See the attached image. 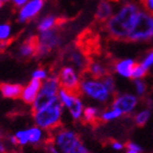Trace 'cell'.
<instances>
[{
  "instance_id": "5b68a950",
  "label": "cell",
  "mask_w": 153,
  "mask_h": 153,
  "mask_svg": "<svg viewBox=\"0 0 153 153\" xmlns=\"http://www.w3.org/2000/svg\"><path fill=\"white\" fill-rule=\"evenodd\" d=\"M60 88L61 86L59 79H58V74H51L42 83L41 91L38 93L34 103L31 105L32 112H36L38 109L44 108L46 106L57 102L59 100L58 99V93H59Z\"/></svg>"
},
{
  "instance_id": "ffe728a7",
  "label": "cell",
  "mask_w": 153,
  "mask_h": 153,
  "mask_svg": "<svg viewBox=\"0 0 153 153\" xmlns=\"http://www.w3.org/2000/svg\"><path fill=\"white\" fill-rule=\"evenodd\" d=\"M66 20L61 19V18H57L55 16H46L45 18L38 22L37 24V30L38 32H45V31H49L51 29H55V27H58L60 26L62 23L65 22Z\"/></svg>"
},
{
  "instance_id": "7402d4cb",
  "label": "cell",
  "mask_w": 153,
  "mask_h": 153,
  "mask_svg": "<svg viewBox=\"0 0 153 153\" xmlns=\"http://www.w3.org/2000/svg\"><path fill=\"white\" fill-rule=\"evenodd\" d=\"M124 116V114L117 108H114V107H109V108H106L104 111H102L101 113V117H100V120L103 121V123H108V121L116 120L118 118H120Z\"/></svg>"
},
{
  "instance_id": "4fadbf2b",
  "label": "cell",
  "mask_w": 153,
  "mask_h": 153,
  "mask_svg": "<svg viewBox=\"0 0 153 153\" xmlns=\"http://www.w3.org/2000/svg\"><path fill=\"white\" fill-rule=\"evenodd\" d=\"M45 3V0H30L29 2L21 7L18 13V22L25 23L35 18L41 12Z\"/></svg>"
},
{
  "instance_id": "7a4b0ae2",
  "label": "cell",
  "mask_w": 153,
  "mask_h": 153,
  "mask_svg": "<svg viewBox=\"0 0 153 153\" xmlns=\"http://www.w3.org/2000/svg\"><path fill=\"white\" fill-rule=\"evenodd\" d=\"M49 140L61 153H90L76 131L69 128L58 127L49 132Z\"/></svg>"
},
{
  "instance_id": "d6a6232c",
  "label": "cell",
  "mask_w": 153,
  "mask_h": 153,
  "mask_svg": "<svg viewBox=\"0 0 153 153\" xmlns=\"http://www.w3.org/2000/svg\"><path fill=\"white\" fill-rule=\"evenodd\" d=\"M7 139H8V142H9L11 146H13V147H18V146H19V144H18V141H16V136H14V134H9V136L7 137Z\"/></svg>"
},
{
  "instance_id": "30bf717a",
  "label": "cell",
  "mask_w": 153,
  "mask_h": 153,
  "mask_svg": "<svg viewBox=\"0 0 153 153\" xmlns=\"http://www.w3.org/2000/svg\"><path fill=\"white\" fill-rule=\"evenodd\" d=\"M58 79L62 89L74 93H80V83H81V72L76 70L71 65H65L58 70Z\"/></svg>"
},
{
  "instance_id": "e575fe53",
  "label": "cell",
  "mask_w": 153,
  "mask_h": 153,
  "mask_svg": "<svg viewBox=\"0 0 153 153\" xmlns=\"http://www.w3.org/2000/svg\"><path fill=\"white\" fill-rule=\"evenodd\" d=\"M0 153H8V148L3 139H0Z\"/></svg>"
},
{
  "instance_id": "f1b7e54d",
  "label": "cell",
  "mask_w": 153,
  "mask_h": 153,
  "mask_svg": "<svg viewBox=\"0 0 153 153\" xmlns=\"http://www.w3.org/2000/svg\"><path fill=\"white\" fill-rule=\"evenodd\" d=\"M140 62L143 65V67L147 68L148 70H150L151 68L153 67V49H151L150 51H148Z\"/></svg>"
},
{
  "instance_id": "d4e9b609",
  "label": "cell",
  "mask_w": 153,
  "mask_h": 153,
  "mask_svg": "<svg viewBox=\"0 0 153 153\" xmlns=\"http://www.w3.org/2000/svg\"><path fill=\"white\" fill-rule=\"evenodd\" d=\"M51 76L49 74V71L47 69H45V68H37L35 70L33 71L32 74H31V79H36V80H39V81H44L48 78V76Z\"/></svg>"
},
{
  "instance_id": "83f0119b",
  "label": "cell",
  "mask_w": 153,
  "mask_h": 153,
  "mask_svg": "<svg viewBox=\"0 0 153 153\" xmlns=\"http://www.w3.org/2000/svg\"><path fill=\"white\" fill-rule=\"evenodd\" d=\"M103 82L105 83V85L108 88V90L113 93V95L116 94V81L115 78L113 76L112 74H108L107 76H105L104 78H102Z\"/></svg>"
},
{
  "instance_id": "1f68e13d",
  "label": "cell",
  "mask_w": 153,
  "mask_h": 153,
  "mask_svg": "<svg viewBox=\"0 0 153 153\" xmlns=\"http://www.w3.org/2000/svg\"><path fill=\"white\" fill-rule=\"evenodd\" d=\"M111 148H112L113 150L115 151H121V150H124L125 148H126V144L124 143H121L120 141H113L112 143H111Z\"/></svg>"
},
{
  "instance_id": "9c48e42d",
  "label": "cell",
  "mask_w": 153,
  "mask_h": 153,
  "mask_svg": "<svg viewBox=\"0 0 153 153\" xmlns=\"http://www.w3.org/2000/svg\"><path fill=\"white\" fill-rule=\"evenodd\" d=\"M14 136L16 138L18 144L21 147L25 146H41L47 142L49 138V132L45 131L41 127L36 125L31 126V127L20 129L14 132Z\"/></svg>"
},
{
  "instance_id": "d590c367",
  "label": "cell",
  "mask_w": 153,
  "mask_h": 153,
  "mask_svg": "<svg viewBox=\"0 0 153 153\" xmlns=\"http://www.w3.org/2000/svg\"><path fill=\"white\" fill-rule=\"evenodd\" d=\"M125 153H141V152H138V151H136V150H131V149H127V151Z\"/></svg>"
},
{
  "instance_id": "d6986e66",
  "label": "cell",
  "mask_w": 153,
  "mask_h": 153,
  "mask_svg": "<svg viewBox=\"0 0 153 153\" xmlns=\"http://www.w3.org/2000/svg\"><path fill=\"white\" fill-rule=\"evenodd\" d=\"M23 85L20 83H1L0 93L4 99L16 100L21 97Z\"/></svg>"
},
{
  "instance_id": "8fae6325",
  "label": "cell",
  "mask_w": 153,
  "mask_h": 153,
  "mask_svg": "<svg viewBox=\"0 0 153 153\" xmlns=\"http://www.w3.org/2000/svg\"><path fill=\"white\" fill-rule=\"evenodd\" d=\"M139 99L138 95L131 94V93H119L113 96L111 102V106L114 108L119 109L124 115H130L137 108Z\"/></svg>"
},
{
  "instance_id": "277c9868",
  "label": "cell",
  "mask_w": 153,
  "mask_h": 153,
  "mask_svg": "<svg viewBox=\"0 0 153 153\" xmlns=\"http://www.w3.org/2000/svg\"><path fill=\"white\" fill-rule=\"evenodd\" d=\"M79 92L81 95L101 104L112 102L114 96L102 79H96L85 74L81 79Z\"/></svg>"
},
{
  "instance_id": "f546056e",
  "label": "cell",
  "mask_w": 153,
  "mask_h": 153,
  "mask_svg": "<svg viewBox=\"0 0 153 153\" xmlns=\"http://www.w3.org/2000/svg\"><path fill=\"white\" fill-rule=\"evenodd\" d=\"M44 146H45V149H46V151H47L48 153H61L60 151H59V149H58L49 139H48L47 142H46Z\"/></svg>"
},
{
  "instance_id": "8d00e7d4",
  "label": "cell",
  "mask_w": 153,
  "mask_h": 153,
  "mask_svg": "<svg viewBox=\"0 0 153 153\" xmlns=\"http://www.w3.org/2000/svg\"><path fill=\"white\" fill-rule=\"evenodd\" d=\"M3 138H4V134H3L2 130L0 129V139H3Z\"/></svg>"
},
{
  "instance_id": "ac0fdd59",
  "label": "cell",
  "mask_w": 153,
  "mask_h": 153,
  "mask_svg": "<svg viewBox=\"0 0 153 153\" xmlns=\"http://www.w3.org/2000/svg\"><path fill=\"white\" fill-rule=\"evenodd\" d=\"M113 16V7L109 0H100L95 12V21L101 24H105Z\"/></svg>"
},
{
  "instance_id": "7c38bea8",
  "label": "cell",
  "mask_w": 153,
  "mask_h": 153,
  "mask_svg": "<svg viewBox=\"0 0 153 153\" xmlns=\"http://www.w3.org/2000/svg\"><path fill=\"white\" fill-rule=\"evenodd\" d=\"M65 58L68 61V65L74 66L76 70H79L82 74L86 71L90 59H88L84 51L80 47H76V46L67 47L65 51Z\"/></svg>"
},
{
  "instance_id": "74e56055",
  "label": "cell",
  "mask_w": 153,
  "mask_h": 153,
  "mask_svg": "<svg viewBox=\"0 0 153 153\" xmlns=\"http://www.w3.org/2000/svg\"><path fill=\"white\" fill-rule=\"evenodd\" d=\"M3 3H4V2H2V1H0V9H1V8H2Z\"/></svg>"
},
{
  "instance_id": "f35d334b",
  "label": "cell",
  "mask_w": 153,
  "mask_h": 153,
  "mask_svg": "<svg viewBox=\"0 0 153 153\" xmlns=\"http://www.w3.org/2000/svg\"><path fill=\"white\" fill-rule=\"evenodd\" d=\"M141 1H142V0H141Z\"/></svg>"
},
{
  "instance_id": "603a6c76",
  "label": "cell",
  "mask_w": 153,
  "mask_h": 153,
  "mask_svg": "<svg viewBox=\"0 0 153 153\" xmlns=\"http://www.w3.org/2000/svg\"><path fill=\"white\" fill-rule=\"evenodd\" d=\"M151 117V111L149 108H144V109H141L137 114L134 116V121L136 126L138 127H143L147 125V123L149 121Z\"/></svg>"
},
{
  "instance_id": "2e32d148",
  "label": "cell",
  "mask_w": 153,
  "mask_h": 153,
  "mask_svg": "<svg viewBox=\"0 0 153 153\" xmlns=\"http://www.w3.org/2000/svg\"><path fill=\"white\" fill-rule=\"evenodd\" d=\"M136 65H137V61L134 59L126 58V59L114 62L112 69L118 76L126 78V79H132V74H134V69L136 67Z\"/></svg>"
},
{
  "instance_id": "484cf974",
  "label": "cell",
  "mask_w": 153,
  "mask_h": 153,
  "mask_svg": "<svg viewBox=\"0 0 153 153\" xmlns=\"http://www.w3.org/2000/svg\"><path fill=\"white\" fill-rule=\"evenodd\" d=\"M148 69L146 67H143V65L141 62H137L136 67L134 69V74H132V79H143L144 76H147L148 74Z\"/></svg>"
},
{
  "instance_id": "836d02e7",
  "label": "cell",
  "mask_w": 153,
  "mask_h": 153,
  "mask_svg": "<svg viewBox=\"0 0 153 153\" xmlns=\"http://www.w3.org/2000/svg\"><path fill=\"white\" fill-rule=\"evenodd\" d=\"M13 2V4L16 7H18V8H20V7H23L24 4H26V3L29 2V0H11Z\"/></svg>"
},
{
  "instance_id": "ba28073f",
  "label": "cell",
  "mask_w": 153,
  "mask_h": 153,
  "mask_svg": "<svg viewBox=\"0 0 153 153\" xmlns=\"http://www.w3.org/2000/svg\"><path fill=\"white\" fill-rule=\"evenodd\" d=\"M37 58H44L51 54V51L57 49L62 43V35L59 32V26L49 31L41 32L37 36Z\"/></svg>"
},
{
  "instance_id": "6da1fadb",
  "label": "cell",
  "mask_w": 153,
  "mask_h": 153,
  "mask_svg": "<svg viewBox=\"0 0 153 153\" xmlns=\"http://www.w3.org/2000/svg\"><path fill=\"white\" fill-rule=\"evenodd\" d=\"M139 13V8L134 2H126L119 11L105 23V31L116 41H127V37Z\"/></svg>"
},
{
  "instance_id": "e0dca14e",
  "label": "cell",
  "mask_w": 153,
  "mask_h": 153,
  "mask_svg": "<svg viewBox=\"0 0 153 153\" xmlns=\"http://www.w3.org/2000/svg\"><path fill=\"white\" fill-rule=\"evenodd\" d=\"M84 74H89V76H93V78H96V79H102L108 74H111V69L105 64H103L102 61L90 60L88 68H86V71Z\"/></svg>"
},
{
  "instance_id": "cb8c5ba5",
  "label": "cell",
  "mask_w": 153,
  "mask_h": 153,
  "mask_svg": "<svg viewBox=\"0 0 153 153\" xmlns=\"http://www.w3.org/2000/svg\"><path fill=\"white\" fill-rule=\"evenodd\" d=\"M12 27L9 23H1L0 24V43L2 42H11Z\"/></svg>"
},
{
  "instance_id": "4dcf8cb0",
  "label": "cell",
  "mask_w": 153,
  "mask_h": 153,
  "mask_svg": "<svg viewBox=\"0 0 153 153\" xmlns=\"http://www.w3.org/2000/svg\"><path fill=\"white\" fill-rule=\"evenodd\" d=\"M126 149L136 150V151H138V152H141V153H142V151H143V149H142L141 146H139V144L136 143V142H132V141H129V142L126 143Z\"/></svg>"
},
{
  "instance_id": "52a82bcc",
  "label": "cell",
  "mask_w": 153,
  "mask_h": 153,
  "mask_svg": "<svg viewBox=\"0 0 153 153\" xmlns=\"http://www.w3.org/2000/svg\"><path fill=\"white\" fill-rule=\"evenodd\" d=\"M58 99H59V102L62 104V106L69 112L70 117L74 121L82 120L83 112H84L85 106L80 96V93L71 92V91L60 88L59 93H58Z\"/></svg>"
},
{
  "instance_id": "4316f807",
  "label": "cell",
  "mask_w": 153,
  "mask_h": 153,
  "mask_svg": "<svg viewBox=\"0 0 153 153\" xmlns=\"http://www.w3.org/2000/svg\"><path fill=\"white\" fill-rule=\"evenodd\" d=\"M134 89L138 96H143L147 93V83L143 79H136L134 80Z\"/></svg>"
},
{
  "instance_id": "5bb4252c",
  "label": "cell",
  "mask_w": 153,
  "mask_h": 153,
  "mask_svg": "<svg viewBox=\"0 0 153 153\" xmlns=\"http://www.w3.org/2000/svg\"><path fill=\"white\" fill-rule=\"evenodd\" d=\"M42 83H43V81H39V80L36 79H31L25 85L23 86L22 94H21L20 99L22 100L25 104H27V105H32L34 101L36 100V97H37L39 91H41Z\"/></svg>"
},
{
  "instance_id": "8992f818",
  "label": "cell",
  "mask_w": 153,
  "mask_h": 153,
  "mask_svg": "<svg viewBox=\"0 0 153 153\" xmlns=\"http://www.w3.org/2000/svg\"><path fill=\"white\" fill-rule=\"evenodd\" d=\"M153 38V16L146 11H139L137 19L127 37L128 42H148Z\"/></svg>"
},
{
  "instance_id": "44dd1931",
  "label": "cell",
  "mask_w": 153,
  "mask_h": 153,
  "mask_svg": "<svg viewBox=\"0 0 153 153\" xmlns=\"http://www.w3.org/2000/svg\"><path fill=\"white\" fill-rule=\"evenodd\" d=\"M101 113L102 111L96 107V106H85L84 108V112H83V117L82 120L86 124H96L99 123L100 117H101Z\"/></svg>"
},
{
  "instance_id": "3957f363",
  "label": "cell",
  "mask_w": 153,
  "mask_h": 153,
  "mask_svg": "<svg viewBox=\"0 0 153 153\" xmlns=\"http://www.w3.org/2000/svg\"><path fill=\"white\" fill-rule=\"evenodd\" d=\"M65 107L62 106L59 100L44 108L33 112V120L34 125L41 127L47 132H51L61 126L62 115Z\"/></svg>"
},
{
  "instance_id": "9a60e30c",
  "label": "cell",
  "mask_w": 153,
  "mask_h": 153,
  "mask_svg": "<svg viewBox=\"0 0 153 153\" xmlns=\"http://www.w3.org/2000/svg\"><path fill=\"white\" fill-rule=\"evenodd\" d=\"M37 36H29L18 48V56L21 59H31L37 54Z\"/></svg>"
}]
</instances>
